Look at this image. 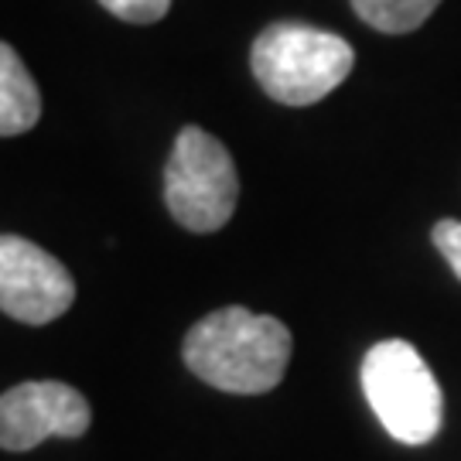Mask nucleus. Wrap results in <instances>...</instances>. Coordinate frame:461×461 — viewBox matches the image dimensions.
<instances>
[{"instance_id":"obj_9","label":"nucleus","mask_w":461,"mask_h":461,"mask_svg":"<svg viewBox=\"0 0 461 461\" xmlns=\"http://www.w3.org/2000/svg\"><path fill=\"white\" fill-rule=\"evenodd\" d=\"M106 11L131 24H154L167 14L171 0H99Z\"/></svg>"},{"instance_id":"obj_5","label":"nucleus","mask_w":461,"mask_h":461,"mask_svg":"<svg viewBox=\"0 0 461 461\" xmlns=\"http://www.w3.org/2000/svg\"><path fill=\"white\" fill-rule=\"evenodd\" d=\"M76 280L62 260L21 236H0V312L24 325H49L72 308Z\"/></svg>"},{"instance_id":"obj_7","label":"nucleus","mask_w":461,"mask_h":461,"mask_svg":"<svg viewBox=\"0 0 461 461\" xmlns=\"http://www.w3.org/2000/svg\"><path fill=\"white\" fill-rule=\"evenodd\" d=\"M41 116V93L7 41H0V137L28 133Z\"/></svg>"},{"instance_id":"obj_10","label":"nucleus","mask_w":461,"mask_h":461,"mask_svg":"<svg viewBox=\"0 0 461 461\" xmlns=\"http://www.w3.org/2000/svg\"><path fill=\"white\" fill-rule=\"evenodd\" d=\"M430 236H434V247L441 249V257L447 260V267H451L461 280V222L458 219H441Z\"/></svg>"},{"instance_id":"obj_2","label":"nucleus","mask_w":461,"mask_h":461,"mask_svg":"<svg viewBox=\"0 0 461 461\" xmlns=\"http://www.w3.org/2000/svg\"><path fill=\"white\" fill-rule=\"evenodd\" d=\"M249 66L270 99L284 106H312L346 83L356 66V51L339 34L277 21L253 41Z\"/></svg>"},{"instance_id":"obj_6","label":"nucleus","mask_w":461,"mask_h":461,"mask_svg":"<svg viewBox=\"0 0 461 461\" xmlns=\"http://www.w3.org/2000/svg\"><path fill=\"white\" fill-rule=\"evenodd\" d=\"M89 420V403L76 386L55 379L21 383L0 396V447L32 451L45 438H83Z\"/></svg>"},{"instance_id":"obj_1","label":"nucleus","mask_w":461,"mask_h":461,"mask_svg":"<svg viewBox=\"0 0 461 461\" xmlns=\"http://www.w3.org/2000/svg\"><path fill=\"white\" fill-rule=\"evenodd\" d=\"M294 339L284 321L247 308H219L185 335V363L222 393H267L291 363Z\"/></svg>"},{"instance_id":"obj_3","label":"nucleus","mask_w":461,"mask_h":461,"mask_svg":"<svg viewBox=\"0 0 461 461\" xmlns=\"http://www.w3.org/2000/svg\"><path fill=\"white\" fill-rule=\"evenodd\" d=\"M363 393L386 434L400 445H428L441 430L445 396L424 356L403 342L386 339L366 352Z\"/></svg>"},{"instance_id":"obj_4","label":"nucleus","mask_w":461,"mask_h":461,"mask_svg":"<svg viewBox=\"0 0 461 461\" xmlns=\"http://www.w3.org/2000/svg\"><path fill=\"white\" fill-rule=\"evenodd\" d=\"M165 202L188 232L222 230L240 202V175L226 144L202 127H185L165 167Z\"/></svg>"},{"instance_id":"obj_8","label":"nucleus","mask_w":461,"mask_h":461,"mask_svg":"<svg viewBox=\"0 0 461 461\" xmlns=\"http://www.w3.org/2000/svg\"><path fill=\"white\" fill-rule=\"evenodd\" d=\"M438 4L441 0H352L356 14L383 34L417 32L438 11Z\"/></svg>"}]
</instances>
